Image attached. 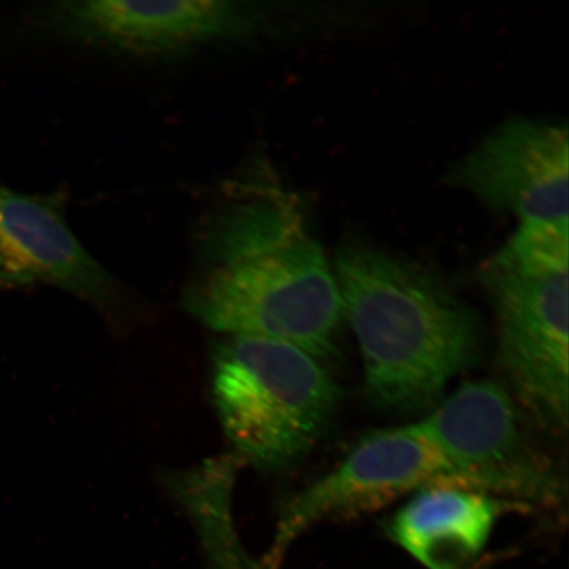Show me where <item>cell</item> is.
<instances>
[{
    "label": "cell",
    "mask_w": 569,
    "mask_h": 569,
    "mask_svg": "<svg viewBox=\"0 0 569 569\" xmlns=\"http://www.w3.org/2000/svg\"><path fill=\"white\" fill-rule=\"evenodd\" d=\"M196 258L182 306L199 323L227 337L279 340L316 359L336 351V274L272 169L232 181L199 223Z\"/></svg>",
    "instance_id": "obj_1"
},
{
    "label": "cell",
    "mask_w": 569,
    "mask_h": 569,
    "mask_svg": "<svg viewBox=\"0 0 569 569\" xmlns=\"http://www.w3.org/2000/svg\"><path fill=\"white\" fill-rule=\"evenodd\" d=\"M333 274L371 401L401 415L437 407L453 377L478 359L472 310L421 266L360 239L340 244Z\"/></svg>",
    "instance_id": "obj_2"
},
{
    "label": "cell",
    "mask_w": 569,
    "mask_h": 569,
    "mask_svg": "<svg viewBox=\"0 0 569 569\" xmlns=\"http://www.w3.org/2000/svg\"><path fill=\"white\" fill-rule=\"evenodd\" d=\"M568 227L519 223L483 262L498 353L518 400L553 431L568 425Z\"/></svg>",
    "instance_id": "obj_3"
},
{
    "label": "cell",
    "mask_w": 569,
    "mask_h": 569,
    "mask_svg": "<svg viewBox=\"0 0 569 569\" xmlns=\"http://www.w3.org/2000/svg\"><path fill=\"white\" fill-rule=\"evenodd\" d=\"M211 397L234 455L264 472L295 465L332 421L339 388L295 346L227 337L211 355Z\"/></svg>",
    "instance_id": "obj_4"
},
{
    "label": "cell",
    "mask_w": 569,
    "mask_h": 569,
    "mask_svg": "<svg viewBox=\"0 0 569 569\" xmlns=\"http://www.w3.org/2000/svg\"><path fill=\"white\" fill-rule=\"evenodd\" d=\"M421 425L451 469V487L525 507H557L561 482L529 443L516 403L492 381L462 383Z\"/></svg>",
    "instance_id": "obj_5"
},
{
    "label": "cell",
    "mask_w": 569,
    "mask_h": 569,
    "mask_svg": "<svg viewBox=\"0 0 569 569\" xmlns=\"http://www.w3.org/2000/svg\"><path fill=\"white\" fill-rule=\"evenodd\" d=\"M436 486H451V469L421 422L369 432L332 472L284 505L261 565L279 569L290 545L317 523L373 513Z\"/></svg>",
    "instance_id": "obj_6"
},
{
    "label": "cell",
    "mask_w": 569,
    "mask_h": 569,
    "mask_svg": "<svg viewBox=\"0 0 569 569\" xmlns=\"http://www.w3.org/2000/svg\"><path fill=\"white\" fill-rule=\"evenodd\" d=\"M48 30L71 40L134 57H169L194 49L246 42L266 33L264 7L247 2L51 3L38 11Z\"/></svg>",
    "instance_id": "obj_7"
},
{
    "label": "cell",
    "mask_w": 569,
    "mask_h": 569,
    "mask_svg": "<svg viewBox=\"0 0 569 569\" xmlns=\"http://www.w3.org/2000/svg\"><path fill=\"white\" fill-rule=\"evenodd\" d=\"M447 181L519 223L568 227V128L510 119L455 163Z\"/></svg>",
    "instance_id": "obj_8"
},
{
    "label": "cell",
    "mask_w": 569,
    "mask_h": 569,
    "mask_svg": "<svg viewBox=\"0 0 569 569\" xmlns=\"http://www.w3.org/2000/svg\"><path fill=\"white\" fill-rule=\"evenodd\" d=\"M63 193L27 194L0 183V291L49 284L106 312L130 297L70 229Z\"/></svg>",
    "instance_id": "obj_9"
},
{
    "label": "cell",
    "mask_w": 569,
    "mask_h": 569,
    "mask_svg": "<svg viewBox=\"0 0 569 569\" xmlns=\"http://www.w3.org/2000/svg\"><path fill=\"white\" fill-rule=\"evenodd\" d=\"M522 508L472 489L429 487L396 511L386 532L426 569H471L479 563L498 518Z\"/></svg>",
    "instance_id": "obj_10"
},
{
    "label": "cell",
    "mask_w": 569,
    "mask_h": 569,
    "mask_svg": "<svg viewBox=\"0 0 569 569\" xmlns=\"http://www.w3.org/2000/svg\"><path fill=\"white\" fill-rule=\"evenodd\" d=\"M241 460L237 455L212 458L167 475L170 496L190 518L208 569H264L240 542L232 496Z\"/></svg>",
    "instance_id": "obj_11"
},
{
    "label": "cell",
    "mask_w": 569,
    "mask_h": 569,
    "mask_svg": "<svg viewBox=\"0 0 569 569\" xmlns=\"http://www.w3.org/2000/svg\"><path fill=\"white\" fill-rule=\"evenodd\" d=\"M488 566V561L486 560H481L479 561L478 565H476L475 567H472L471 569H486Z\"/></svg>",
    "instance_id": "obj_12"
}]
</instances>
